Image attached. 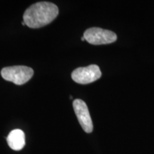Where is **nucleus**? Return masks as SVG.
<instances>
[{
  "label": "nucleus",
  "instance_id": "0eeeda50",
  "mask_svg": "<svg viewBox=\"0 0 154 154\" xmlns=\"http://www.w3.org/2000/svg\"><path fill=\"white\" fill-rule=\"evenodd\" d=\"M81 39H82V41H85V38H84V36H82V38H81Z\"/></svg>",
  "mask_w": 154,
  "mask_h": 154
},
{
  "label": "nucleus",
  "instance_id": "20e7f679",
  "mask_svg": "<svg viewBox=\"0 0 154 154\" xmlns=\"http://www.w3.org/2000/svg\"><path fill=\"white\" fill-rule=\"evenodd\" d=\"M101 72L96 64L86 67H79L72 73V78L76 83L80 84H88L101 78Z\"/></svg>",
  "mask_w": 154,
  "mask_h": 154
},
{
  "label": "nucleus",
  "instance_id": "f257e3e1",
  "mask_svg": "<svg viewBox=\"0 0 154 154\" xmlns=\"http://www.w3.org/2000/svg\"><path fill=\"white\" fill-rule=\"evenodd\" d=\"M58 14L59 9L54 4L39 2L26 9L23 15V22L30 28H41L54 20Z\"/></svg>",
  "mask_w": 154,
  "mask_h": 154
},
{
  "label": "nucleus",
  "instance_id": "423d86ee",
  "mask_svg": "<svg viewBox=\"0 0 154 154\" xmlns=\"http://www.w3.org/2000/svg\"><path fill=\"white\" fill-rule=\"evenodd\" d=\"M9 147L14 151H20L25 146L24 133L20 129H14L9 133L7 138Z\"/></svg>",
  "mask_w": 154,
  "mask_h": 154
},
{
  "label": "nucleus",
  "instance_id": "f03ea898",
  "mask_svg": "<svg viewBox=\"0 0 154 154\" xmlns=\"http://www.w3.org/2000/svg\"><path fill=\"white\" fill-rule=\"evenodd\" d=\"M1 75L6 81L17 85H22L29 82L34 75V70L26 66H13L2 69Z\"/></svg>",
  "mask_w": 154,
  "mask_h": 154
},
{
  "label": "nucleus",
  "instance_id": "6e6552de",
  "mask_svg": "<svg viewBox=\"0 0 154 154\" xmlns=\"http://www.w3.org/2000/svg\"><path fill=\"white\" fill-rule=\"evenodd\" d=\"M70 99H73V96H70Z\"/></svg>",
  "mask_w": 154,
  "mask_h": 154
},
{
  "label": "nucleus",
  "instance_id": "7ed1b4c3",
  "mask_svg": "<svg viewBox=\"0 0 154 154\" xmlns=\"http://www.w3.org/2000/svg\"><path fill=\"white\" fill-rule=\"evenodd\" d=\"M84 37L86 42L94 45L111 44L117 39V36L114 32L99 27L86 29L84 34Z\"/></svg>",
  "mask_w": 154,
  "mask_h": 154
},
{
  "label": "nucleus",
  "instance_id": "39448f33",
  "mask_svg": "<svg viewBox=\"0 0 154 154\" xmlns=\"http://www.w3.org/2000/svg\"><path fill=\"white\" fill-rule=\"evenodd\" d=\"M74 112L83 130L86 133H91L93 131V123L86 103L82 99H75L73 102Z\"/></svg>",
  "mask_w": 154,
  "mask_h": 154
}]
</instances>
